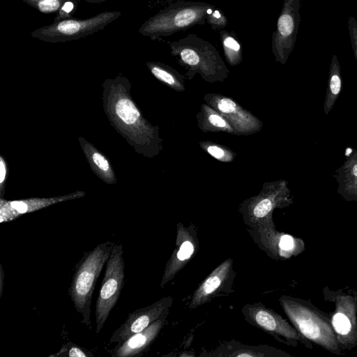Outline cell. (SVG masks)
Here are the masks:
<instances>
[{
	"label": "cell",
	"mask_w": 357,
	"mask_h": 357,
	"mask_svg": "<svg viewBox=\"0 0 357 357\" xmlns=\"http://www.w3.org/2000/svg\"><path fill=\"white\" fill-rule=\"evenodd\" d=\"M102 107L111 126L138 154L152 158L162 150L159 127L142 115L130 94L131 84L124 76L106 79L102 84Z\"/></svg>",
	"instance_id": "obj_1"
},
{
	"label": "cell",
	"mask_w": 357,
	"mask_h": 357,
	"mask_svg": "<svg viewBox=\"0 0 357 357\" xmlns=\"http://www.w3.org/2000/svg\"><path fill=\"white\" fill-rule=\"evenodd\" d=\"M199 145L201 148L206 151L209 155L221 162H232L236 156V153L227 147L212 142H200Z\"/></svg>",
	"instance_id": "obj_21"
},
{
	"label": "cell",
	"mask_w": 357,
	"mask_h": 357,
	"mask_svg": "<svg viewBox=\"0 0 357 357\" xmlns=\"http://www.w3.org/2000/svg\"><path fill=\"white\" fill-rule=\"evenodd\" d=\"M197 120L202 132H225L234 135L233 128L225 117L206 103L201 105Z\"/></svg>",
	"instance_id": "obj_15"
},
{
	"label": "cell",
	"mask_w": 357,
	"mask_h": 357,
	"mask_svg": "<svg viewBox=\"0 0 357 357\" xmlns=\"http://www.w3.org/2000/svg\"><path fill=\"white\" fill-rule=\"evenodd\" d=\"M257 323L265 329L278 332L290 338H299L298 333L284 321L279 319L272 314L260 310L255 314Z\"/></svg>",
	"instance_id": "obj_19"
},
{
	"label": "cell",
	"mask_w": 357,
	"mask_h": 357,
	"mask_svg": "<svg viewBox=\"0 0 357 357\" xmlns=\"http://www.w3.org/2000/svg\"><path fill=\"white\" fill-rule=\"evenodd\" d=\"M1 293H0V295H1L2 294V290H3V278H4V274H3V269H2V267L1 266Z\"/></svg>",
	"instance_id": "obj_31"
},
{
	"label": "cell",
	"mask_w": 357,
	"mask_h": 357,
	"mask_svg": "<svg viewBox=\"0 0 357 357\" xmlns=\"http://www.w3.org/2000/svg\"><path fill=\"white\" fill-rule=\"evenodd\" d=\"M78 141L94 174L107 184L116 183V177L108 158L84 137H79Z\"/></svg>",
	"instance_id": "obj_14"
},
{
	"label": "cell",
	"mask_w": 357,
	"mask_h": 357,
	"mask_svg": "<svg viewBox=\"0 0 357 357\" xmlns=\"http://www.w3.org/2000/svg\"><path fill=\"white\" fill-rule=\"evenodd\" d=\"M121 15V11L109 10L86 19L68 17L38 28L31 36L50 43L79 40L104 29Z\"/></svg>",
	"instance_id": "obj_5"
},
{
	"label": "cell",
	"mask_w": 357,
	"mask_h": 357,
	"mask_svg": "<svg viewBox=\"0 0 357 357\" xmlns=\"http://www.w3.org/2000/svg\"><path fill=\"white\" fill-rule=\"evenodd\" d=\"M204 100L225 117L233 128L234 135H252L262 128L263 124L257 117L229 97L218 93H208L204 95Z\"/></svg>",
	"instance_id": "obj_9"
},
{
	"label": "cell",
	"mask_w": 357,
	"mask_h": 357,
	"mask_svg": "<svg viewBox=\"0 0 357 357\" xmlns=\"http://www.w3.org/2000/svg\"><path fill=\"white\" fill-rule=\"evenodd\" d=\"M8 167L3 155L0 157V195L3 198L6 190V181L7 178Z\"/></svg>",
	"instance_id": "obj_27"
},
{
	"label": "cell",
	"mask_w": 357,
	"mask_h": 357,
	"mask_svg": "<svg viewBox=\"0 0 357 357\" xmlns=\"http://www.w3.org/2000/svg\"><path fill=\"white\" fill-rule=\"evenodd\" d=\"M216 7L202 1H181L160 10L139 29L143 36L155 40L206 23L207 15Z\"/></svg>",
	"instance_id": "obj_4"
},
{
	"label": "cell",
	"mask_w": 357,
	"mask_h": 357,
	"mask_svg": "<svg viewBox=\"0 0 357 357\" xmlns=\"http://www.w3.org/2000/svg\"><path fill=\"white\" fill-rule=\"evenodd\" d=\"M151 74L160 82L174 91H185V77L171 66L158 61H148L146 63Z\"/></svg>",
	"instance_id": "obj_16"
},
{
	"label": "cell",
	"mask_w": 357,
	"mask_h": 357,
	"mask_svg": "<svg viewBox=\"0 0 357 357\" xmlns=\"http://www.w3.org/2000/svg\"><path fill=\"white\" fill-rule=\"evenodd\" d=\"M161 301L151 306L130 312L127 319L112 334L111 343H122L133 335L141 332L153 322L162 310Z\"/></svg>",
	"instance_id": "obj_11"
},
{
	"label": "cell",
	"mask_w": 357,
	"mask_h": 357,
	"mask_svg": "<svg viewBox=\"0 0 357 357\" xmlns=\"http://www.w3.org/2000/svg\"><path fill=\"white\" fill-rule=\"evenodd\" d=\"M206 23L208 24L213 30H222L228 24V20L224 13L215 8L206 17Z\"/></svg>",
	"instance_id": "obj_24"
},
{
	"label": "cell",
	"mask_w": 357,
	"mask_h": 357,
	"mask_svg": "<svg viewBox=\"0 0 357 357\" xmlns=\"http://www.w3.org/2000/svg\"><path fill=\"white\" fill-rule=\"evenodd\" d=\"M342 86L340 65L337 57L334 54L332 57L326 96L324 102V112L328 115L333 109L338 98Z\"/></svg>",
	"instance_id": "obj_17"
},
{
	"label": "cell",
	"mask_w": 357,
	"mask_h": 357,
	"mask_svg": "<svg viewBox=\"0 0 357 357\" xmlns=\"http://www.w3.org/2000/svg\"><path fill=\"white\" fill-rule=\"evenodd\" d=\"M171 54L185 70V77L192 79L196 74L208 82H223L229 73L218 50L211 43L188 33L169 43Z\"/></svg>",
	"instance_id": "obj_2"
},
{
	"label": "cell",
	"mask_w": 357,
	"mask_h": 357,
	"mask_svg": "<svg viewBox=\"0 0 357 357\" xmlns=\"http://www.w3.org/2000/svg\"><path fill=\"white\" fill-rule=\"evenodd\" d=\"M220 41L225 57L231 66L239 65L243 60V49L234 31H220Z\"/></svg>",
	"instance_id": "obj_18"
},
{
	"label": "cell",
	"mask_w": 357,
	"mask_h": 357,
	"mask_svg": "<svg viewBox=\"0 0 357 357\" xmlns=\"http://www.w3.org/2000/svg\"><path fill=\"white\" fill-rule=\"evenodd\" d=\"M351 315L345 313L344 310L340 305L332 319V326L338 335L348 336L352 333L354 325L350 319Z\"/></svg>",
	"instance_id": "obj_22"
},
{
	"label": "cell",
	"mask_w": 357,
	"mask_h": 357,
	"mask_svg": "<svg viewBox=\"0 0 357 357\" xmlns=\"http://www.w3.org/2000/svg\"><path fill=\"white\" fill-rule=\"evenodd\" d=\"M301 0H284L272 34L271 50L276 62L285 64L293 51L301 21Z\"/></svg>",
	"instance_id": "obj_8"
},
{
	"label": "cell",
	"mask_w": 357,
	"mask_h": 357,
	"mask_svg": "<svg viewBox=\"0 0 357 357\" xmlns=\"http://www.w3.org/2000/svg\"><path fill=\"white\" fill-rule=\"evenodd\" d=\"M221 278L218 275H212L204 282L202 291L204 294H208L215 290L220 284Z\"/></svg>",
	"instance_id": "obj_26"
},
{
	"label": "cell",
	"mask_w": 357,
	"mask_h": 357,
	"mask_svg": "<svg viewBox=\"0 0 357 357\" xmlns=\"http://www.w3.org/2000/svg\"><path fill=\"white\" fill-rule=\"evenodd\" d=\"M83 191H77L68 195L48 198H29L20 200L0 199V222L12 221L20 215L34 212L60 202L82 197Z\"/></svg>",
	"instance_id": "obj_10"
},
{
	"label": "cell",
	"mask_w": 357,
	"mask_h": 357,
	"mask_svg": "<svg viewBox=\"0 0 357 357\" xmlns=\"http://www.w3.org/2000/svg\"><path fill=\"white\" fill-rule=\"evenodd\" d=\"M348 30L351 48L357 62V20L353 16L348 17Z\"/></svg>",
	"instance_id": "obj_25"
},
{
	"label": "cell",
	"mask_w": 357,
	"mask_h": 357,
	"mask_svg": "<svg viewBox=\"0 0 357 357\" xmlns=\"http://www.w3.org/2000/svg\"><path fill=\"white\" fill-rule=\"evenodd\" d=\"M124 269L123 245L114 243L105 264V271L96 303V333L100 331L119 301L124 284Z\"/></svg>",
	"instance_id": "obj_6"
},
{
	"label": "cell",
	"mask_w": 357,
	"mask_h": 357,
	"mask_svg": "<svg viewBox=\"0 0 357 357\" xmlns=\"http://www.w3.org/2000/svg\"><path fill=\"white\" fill-rule=\"evenodd\" d=\"M334 178L337 193L347 201H357V149H352L342 166L335 170Z\"/></svg>",
	"instance_id": "obj_12"
},
{
	"label": "cell",
	"mask_w": 357,
	"mask_h": 357,
	"mask_svg": "<svg viewBox=\"0 0 357 357\" xmlns=\"http://www.w3.org/2000/svg\"><path fill=\"white\" fill-rule=\"evenodd\" d=\"M193 251V245L189 241H185L182 243L177 253V257L181 261L185 260L192 255Z\"/></svg>",
	"instance_id": "obj_28"
},
{
	"label": "cell",
	"mask_w": 357,
	"mask_h": 357,
	"mask_svg": "<svg viewBox=\"0 0 357 357\" xmlns=\"http://www.w3.org/2000/svg\"><path fill=\"white\" fill-rule=\"evenodd\" d=\"M50 356L93 357V355L72 342H68L66 344H63L61 349L57 353L51 354Z\"/></svg>",
	"instance_id": "obj_23"
},
{
	"label": "cell",
	"mask_w": 357,
	"mask_h": 357,
	"mask_svg": "<svg viewBox=\"0 0 357 357\" xmlns=\"http://www.w3.org/2000/svg\"><path fill=\"white\" fill-rule=\"evenodd\" d=\"M114 243L106 241L86 252L76 264L68 294L82 324L91 327V305L98 277L106 264Z\"/></svg>",
	"instance_id": "obj_3"
},
{
	"label": "cell",
	"mask_w": 357,
	"mask_h": 357,
	"mask_svg": "<svg viewBox=\"0 0 357 357\" xmlns=\"http://www.w3.org/2000/svg\"><path fill=\"white\" fill-rule=\"evenodd\" d=\"M162 321L158 319L148 327L117 346L113 350L112 357H132L139 355L154 340L161 328Z\"/></svg>",
	"instance_id": "obj_13"
},
{
	"label": "cell",
	"mask_w": 357,
	"mask_h": 357,
	"mask_svg": "<svg viewBox=\"0 0 357 357\" xmlns=\"http://www.w3.org/2000/svg\"><path fill=\"white\" fill-rule=\"evenodd\" d=\"M43 14L59 13L68 3L78 4V0H22Z\"/></svg>",
	"instance_id": "obj_20"
},
{
	"label": "cell",
	"mask_w": 357,
	"mask_h": 357,
	"mask_svg": "<svg viewBox=\"0 0 357 357\" xmlns=\"http://www.w3.org/2000/svg\"><path fill=\"white\" fill-rule=\"evenodd\" d=\"M280 248L285 251H289L295 248V239L290 235H283L279 242Z\"/></svg>",
	"instance_id": "obj_29"
},
{
	"label": "cell",
	"mask_w": 357,
	"mask_h": 357,
	"mask_svg": "<svg viewBox=\"0 0 357 357\" xmlns=\"http://www.w3.org/2000/svg\"><path fill=\"white\" fill-rule=\"evenodd\" d=\"M285 310L302 335L322 347L335 352L338 344L329 321L310 307L290 302Z\"/></svg>",
	"instance_id": "obj_7"
},
{
	"label": "cell",
	"mask_w": 357,
	"mask_h": 357,
	"mask_svg": "<svg viewBox=\"0 0 357 357\" xmlns=\"http://www.w3.org/2000/svg\"><path fill=\"white\" fill-rule=\"evenodd\" d=\"M85 1L93 3V4H100L106 1V0H84Z\"/></svg>",
	"instance_id": "obj_30"
}]
</instances>
